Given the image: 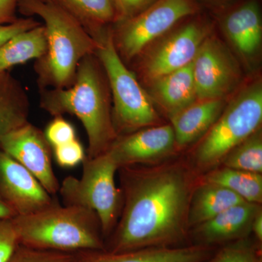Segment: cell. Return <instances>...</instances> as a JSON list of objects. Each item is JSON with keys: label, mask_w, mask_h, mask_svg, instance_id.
Instances as JSON below:
<instances>
[{"label": "cell", "mask_w": 262, "mask_h": 262, "mask_svg": "<svg viewBox=\"0 0 262 262\" xmlns=\"http://www.w3.org/2000/svg\"><path fill=\"white\" fill-rule=\"evenodd\" d=\"M122 208L105 251L190 246L189 210L196 171L182 162L118 169Z\"/></svg>", "instance_id": "6da1fadb"}, {"label": "cell", "mask_w": 262, "mask_h": 262, "mask_svg": "<svg viewBox=\"0 0 262 262\" xmlns=\"http://www.w3.org/2000/svg\"><path fill=\"white\" fill-rule=\"evenodd\" d=\"M39 91L40 107L52 116L69 114L79 119L89 141L87 158L106 152L118 137L113 125L107 77L96 53L82 60L70 87Z\"/></svg>", "instance_id": "7a4b0ae2"}, {"label": "cell", "mask_w": 262, "mask_h": 262, "mask_svg": "<svg viewBox=\"0 0 262 262\" xmlns=\"http://www.w3.org/2000/svg\"><path fill=\"white\" fill-rule=\"evenodd\" d=\"M18 8L24 15L39 17L46 29L47 52L34 65L39 89L70 87L82 60L96 53L97 41L75 18L51 1L19 0Z\"/></svg>", "instance_id": "3957f363"}, {"label": "cell", "mask_w": 262, "mask_h": 262, "mask_svg": "<svg viewBox=\"0 0 262 262\" xmlns=\"http://www.w3.org/2000/svg\"><path fill=\"white\" fill-rule=\"evenodd\" d=\"M13 221L19 245L24 247L64 253L105 250L99 219L84 207L61 206L56 201Z\"/></svg>", "instance_id": "277c9868"}, {"label": "cell", "mask_w": 262, "mask_h": 262, "mask_svg": "<svg viewBox=\"0 0 262 262\" xmlns=\"http://www.w3.org/2000/svg\"><path fill=\"white\" fill-rule=\"evenodd\" d=\"M262 86L259 81L248 84L226 105L218 120L202 137L191 166L196 173L218 168L229 151L261 128Z\"/></svg>", "instance_id": "5b68a950"}, {"label": "cell", "mask_w": 262, "mask_h": 262, "mask_svg": "<svg viewBox=\"0 0 262 262\" xmlns=\"http://www.w3.org/2000/svg\"><path fill=\"white\" fill-rule=\"evenodd\" d=\"M96 40L98 43L96 55L107 77L111 91L114 104L112 116L117 136L160 125L159 115L150 96L117 53L111 31H106Z\"/></svg>", "instance_id": "8992f818"}, {"label": "cell", "mask_w": 262, "mask_h": 262, "mask_svg": "<svg viewBox=\"0 0 262 262\" xmlns=\"http://www.w3.org/2000/svg\"><path fill=\"white\" fill-rule=\"evenodd\" d=\"M80 178L67 177L58 192L64 205L84 207L97 214L105 241L115 229L122 208L121 189L117 187L115 174L119 167L108 151L82 163Z\"/></svg>", "instance_id": "52a82bcc"}, {"label": "cell", "mask_w": 262, "mask_h": 262, "mask_svg": "<svg viewBox=\"0 0 262 262\" xmlns=\"http://www.w3.org/2000/svg\"><path fill=\"white\" fill-rule=\"evenodd\" d=\"M198 10L194 0H156L135 16L117 22L112 32L117 53L123 61L134 59L155 39Z\"/></svg>", "instance_id": "ba28073f"}, {"label": "cell", "mask_w": 262, "mask_h": 262, "mask_svg": "<svg viewBox=\"0 0 262 262\" xmlns=\"http://www.w3.org/2000/svg\"><path fill=\"white\" fill-rule=\"evenodd\" d=\"M198 100L225 98L239 82L238 66L215 37L208 36L192 61Z\"/></svg>", "instance_id": "9c48e42d"}, {"label": "cell", "mask_w": 262, "mask_h": 262, "mask_svg": "<svg viewBox=\"0 0 262 262\" xmlns=\"http://www.w3.org/2000/svg\"><path fill=\"white\" fill-rule=\"evenodd\" d=\"M208 30L205 24L193 22L165 38L141 60L139 71L144 80L151 82L192 63Z\"/></svg>", "instance_id": "30bf717a"}, {"label": "cell", "mask_w": 262, "mask_h": 262, "mask_svg": "<svg viewBox=\"0 0 262 262\" xmlns=\"http://www.w3.org/2000/svg\"><path fill=\"white\" fill-rule=\"evenodd\" d=\"M52 149L44 132L29 122L0 141V150L23 165L54 196L59 190L60 183L53 171Z\"/></svg>", "instance_id": "8fae6325"}, {"label": "cell", "mask_w": 262, "mask_h": 262, "mask_svg": "<svg viewBox=\"0 0 262 262\" xmlns=\"http://www.w3.org/2000/svg\"><path fill=\"white\" fill-rule=\"evenodd\" d=\"M177 148L171 125H158L118 136L107 151L120 168L160 163Z\"/></svg>", "instance_id": "7c38bea8"}, {"label": "cell", "mask_w": 262, "mask_h": 262, "mask_svg": "<svg viewBox=\"0 0 262 262\" xmlns=\"http://www.w3.org/2000/svg\"><path fill=\"white\" fill-rule=\"evenodd\" d=\"M0 198L16 216L41 211L56 202L27 168L1 150Z\"/></svg>", "instance_id": "4fadbf2b"}, {"label": "cell", "mask_w": 262, "mask_h": 262, "mask_svg": "<svg viewBox=\"0 0 262 262\" xmlns=\"http://www.w3.org/2000/svg\"><path fill=\"white\" fill-rule=\"evenodd\" d=\"M261 205L242 202L191 229L192 245L218 248L251 235L253 219Z\"/></svg>", "instance_id": "5bb4252c"}, {"label": "cell", "mask_w": 262, "mask_h": 262, "mask_svg": "<svg viewBox=\"0 0 262 262\" xmlns=\"http://www.w3.org/2000/svg\"><path fill=\"white\" fill-rule=\"evenodd\" d=\"M217 248L190 245L179 248H146L122 252L88 251L77 253L75 262H204Z\"/></svg>", "instance_id": "9a60e30c"}, {"label": "cell", "mask_w": 262, "mask_h": 262, "mask_svg": "<svg viewBox=\"0 0 262 262\" xmlns=\"http://www.w3.org/2000/svg\"><path fill=\"white\" fill-rule=\"evenodd\" d=\"M225 106V98L196 100L170 117L177 147L182 149L203 137L218 120Z\"/></svg>", "instance_id": "2e32d148"}, {"label": "cell", "mask_w": 262, "mask_h": 262, "mask_svg": "<svg viewBox=\"0 0 262 262\" xmlns=\"http://www.w3.org/2000/svg\"><path fill=\"white\" fill-rule=\"evenodd\" d=\"M149 83L150 96L170 118L198 100L192 63Z\"/></svg>", "instance_id": "e0dca14e"}, {"label": "cell", "mask_w": 262, "mask_h": 262, "mask_svg": "<svg viewBox=\"0 0 262 262\" xmlns=\"http://www.w3.org/2000/svg\"><path fill=\"white\" fill-rule=\"evenodd\" d=\"M225 30L234 47L245 57L253 56L261 46V19L257 3L249 2L225 19Z\"/></svg>", "instance_id": "ac0fdd59"}, {"label": "cell", "mask_w": 262, "mask_h": 262, "mask_svg": "<svg viewBox=\"0 0 262 262\" xmlns=\"http://www.w3.org/2000/svg\"><path fill=\"white\" fill-rule=\"evenodd\" d=\"M30 102L20 81L9 71L0 72V141L29 122Z\"/></svg>", "instance_id": "d6986e66"}, {"label": "cell", "mask_w": 262, "mask_h": 262, "mask_svg": "<svg viewBox=\"0 0 262 262\" xmlns=\"http://www.w3.org/2000/svg\"><path fill=\"white\" fill-rule=\"evenodd\" d=\"M242 202V198L223 186L203 180L196 184L191 198L189 227L192 229L201 225Z\"/></svg>", "instance_id": "ffe728a7"}, {"label": "cell", "mask_w": 262, "mask_h": 262, "mask_svg": "<svg viewBox=\"0 0 262 262\" xmlns=\"http://www.w3.org/2000/svg\"><path fill=\"white\" fill-rule=\"evenodd\" d=\"M72 15L94 38L119 20L115 0H50Z\"/></svg>", "instance_id": "44dd1931"}, {"label": "cell", "mask_w": 262, "mask_h": 262, "mask_svg": "<svg viewBox=\"0 0 262 262\" xmlns=\"http://www.w3.org/2000/svg\"><path fill=\"white\" fill-rule=\"evenodd\" d=\"M48 41L42 24L16 34L0 47V72L46 55Z\"/></svg>", "instance_id": "7402d4cb"}, {"label": "cell", "mask_w": 262, "mask_h": 262, "mask_svg": "<svg viewBox=\"0 0 262 262\" xmlns=\"http://www.w3.org/2000/svg\"><path fill=\"white\" fill-rule=\"evenodd\" d=\"M220 167L208 172L203 180L223 186L248 203L261 205V173Z\"/></svg>", "instance_id": "603a6c76"}, {"label": "cell", "mask_w": 262, "mask_h": 262, "mask_svg": "<svg viewBox=\"0 0 262 262\" xmlns=\"http://www.w3.org/2000/svg\"><path fill=\"white\" fill-rule=\"evenodd\" d=\"M220 166L252 173H262L261 128L245 139L226 155ZM219 166V167H220Z\"/></svg>", "instance_id": "cb8c5ba5"}, {"label": "cell", "mask_w": 262, "mask_h": 262, "mask_svg": "<svg viewBox=\"0 0 262 262\" xmlns=\"http://www.w3.org/2000/svg\"><path fill=\"white\" fill-rule=\"evenodd\" d=\"M204 262H262L261 245L250 235L220 246Z\"/></svg>", "instance_id": "d4e9b609"}, {"label": "cell", "mask_w": 262, "mask_h": 262, "mask_svg": "<svg viewBox=\"0 0 262 262\" xmlns=\"http://www.w3.org/2000/svg\"><path fill=\"white\" fill-rule=\"evenodd\" d=\"M77 253L33 249L19 246L9 262H75Z\"/></svg>", "instance_id": "484cf974"}, {"label": "cell", "mask_w": 262, "mask_h": 262, "mask_svg": "<svg viewBox=\"0 0 262 262\" xmlns=\"http://www.w3.org/2000/svg\"><path fill=\"white\" fill-rule=\"evenodd\" d=\"M44 134L52 149L77 139L75 127L63 116L54 117Z\"/></svg>", "instance_id": "4316f807"}, {"label": "cell", "mask_w": 262, "mask_h": 262, "mask_svg": "<svg viewBox=\"0 0 262 262\" xmlns=\"http://www.w3.org/2000/svg\"><path fill=\"white\" fill-rule=\"evenodd\" d=\"M53 150L56 163L63 168H73L86 158L84 147L77 139L53 148Z\"/></svg>", "instance_id": "83f0119b"}, {"label": "cell", "mask_w": 262, "mask_h": 262, "mask_svg": "<svg viewBox=\"0 0 262 262\" xmlns=\"http://www.w3.org/2000/svg\"><path fill=\"white\" fill-rule=\"evenodd\" d=\"M19 246L13 219H0V262H9Z\"/></svg>", "instance_id": "f1b7e54d"}, {"label": "cell", "mask_w": 262, "mask_h": 262, "mask_svg": "<svg viewBox=\"0 0 262 262\" xmlns=\"http://www.w3.org/2000/svg\"><path fill=\"white\" fill-rule=\"evenodd\" d=\"M40 23L32 18H17L9 24H0V47L16 34L37 27Z\"/></svg>", "instance_id": "f546056e"}, {"label": "cell", "mask_w": 262, "mask_h": 262, "mask_svg": "<svg viewBox=\"0 0 262 262\" xmlns=\"http://www.w3.org/2000/svg\"><path fill=\"white\" fill-rule=\"evenodd\" d=\"M155 1L156 0H115L118 13V22L135 16Z\"/></svg>", "instance_id": "4dcf8cb0"}, {"label": "cell", "mask_w": 262, "mask_h": 262, "mask_svg": "<svg viewBox=\"0 0 262 262\" xmlns=\"http://www.w3.org/2000/svg\"><path fill=\"white\" fill-rule=\"evenodd\" d=\"M19 0H0V24L15 21Z\"/></svg>", "instance_id": "1f68e13d"}, {"label": "cell", "mask_w": 262, "mask_h": 262, "mask_svg": "<svg viewBox=\"0 0 262 262\" xmlns=\"http://www.w3.org/2000/svg\"><path fill=\"white\" fill-rule=\"evenodd\" d=\"M251 234L258 244L262 243V210L258 212L257 214L253 219L251 226Z\"/></svg>", "instance_id": "d6a6232c"}, {"label": "cell", "mask_w": 262, "mask_h": 262, "mask_svg": "<svg viewBox=\"0 0 262 262\" xmlns=\"http://www.w3.org/2000/svg\"><path fill=\"white\" fill-rule=\"evenodd\" d=\"M15 212L0 198V219H14Z\"/></svg>", "instance_id": "836d02e7"}, {"label": "cell", "mask_w": 262, "mask_h": 262, "mask_svg": "<svg viewBox=\"0 0 262 262\" xmlns=\"http://www.w3.org/2000/svg\"><path fill=\"white\" fill-rule=\"evenodd\" d=\"M42 1H46V2H47V1H50V0H42Z\"/></svg>", "instance_id": "e575fe53"}]
</instances>
